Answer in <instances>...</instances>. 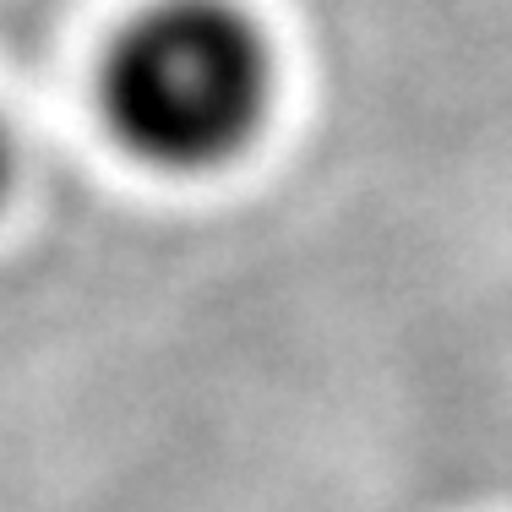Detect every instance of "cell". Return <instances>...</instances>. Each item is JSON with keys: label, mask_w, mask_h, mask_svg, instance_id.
<instances>
[{"label": "cell", "mask_w": 512, "mask_h": 512, "mask_svg": "<svg viewBox=\"0 0 512 512\" xmlns=\"http://www.w3.org/2000/svg\"><path fill=\"white\" fill-rule=\"evenodd\" d=\"M273 44L235 0H158L99 71L109 137L158 175H213L273 115Z\"/></svg>", "instance_id": "cell-1"}, {"label": "cell", "mask_w": 512, "mask_h": 512, "mask_svg": "<svg viewBox=\"0 0 512 512\" xmlns=\"http://www.w3.org/2000/svg\"><path fill=\"white\" fill-rule=\"evenodd\" d=\"M11 186H17V137H11V120L0 115V202L11 197Z\"/></svg>", "instance_id": "cell-2"}]
</instances>
